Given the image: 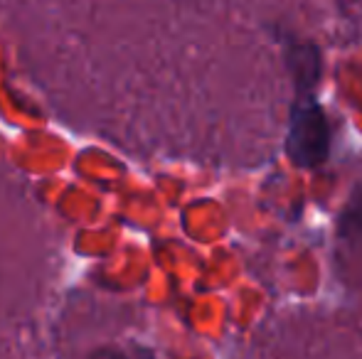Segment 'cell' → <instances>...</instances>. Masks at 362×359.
<instances>
[{
	"instance_id": "1",
	"label": "cell",
	"mask_w": 362,
	"mask_h": 359,
	"mask_svg": "<svg viewBox=\"0 0 362 359\" xmlns=\"http://www.w3.org/2000/svg\"><path fill=\"white\" fill-rule=\"evenodd\" d=\"M330 121L320 104L315 101L313 87L296 89V99L291 104L286 155L298 168H318L330 155Z\"/></svg>"
},
{
	"instance_id": "2",
	"label": "cell",
	"mask_w": 362,
	"mask_h": 359,
	"mask_svg": "<svg viewBox=\"0 0 362 359\" xmlns=\"http://www.w3.org/2000/svg\"><path fill=\"white\" fill-rule=\"evenodd\" d=\"M286 67L293 77L296 89L300 87H313L320 79V69H323V59L313 42H293L286 52Z\"/></svg>"
},
{
	"instance_id": "3",
	"label": "cell",
	"mask_w": 362,
	"mask_h": 359,
	"mask_svg": "<svg viewBox=\"0 0 362 359\" xmlns=\"http://www.w3.org/2000/svg\"><path fill=\"white\" fill-rule=\"evenodd\" d=\"M340 231L350 239H362V180L353 190L343 214H340Z\"/></svg>"
},
{
	"instance_id": "4",
	"label": "cell",
	"mask_w": 362,
	"mask_h": 359,
	"mask_svg": "<svg viewBox=\"0 0 362 359\" xmlns=\"http://www.w3.org/2000/svg\"><path fill=\"white\" fill-rule=\"evenodd\" d=\"M89 359H129V357L121 350H116V347H101V350H96Z\"/></svg>"
},
{
	"instance_id": "5",
	"label": "cell",
	"mask_w": 362,
	"mask_h": 359,
	"mask_svg": "<svg viewBox=\"0 0 362 359\" xmlns=\"http://www.w3.org/2000/svg\"><path fill=\"white\" fill-rule=\"evenodd\" d=\"M139 359H153V355H148V352L141 350V352H139Z\"/></svg>"
}]
</instances>
